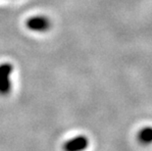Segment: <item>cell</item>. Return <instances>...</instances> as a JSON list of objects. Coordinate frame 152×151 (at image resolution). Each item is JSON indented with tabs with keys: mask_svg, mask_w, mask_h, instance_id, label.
<instances>
[{
	"mask_svg": "<svg viewBox=\"0 0 152 151\" xmlns=\"http://www.w3.org/2000/svg\"><path fill=\"white\" fill-rule=\"evenodd\" d=\"M25 26L28 30L34 33H46L51 28V21L46 16L35 15L28 18L25 22Z\"/></svg>",
	"mask_w": 152,
	"mask_h": 151,
	"instance_id": "obj_1",
	"label": "cell"
},
{
	"mask_svg": "<svg viewBox=\"0 0 152 151\" xmlns=\"http://www.w3.org/2000/svg\"><path fill=\"white\" fill-rule=\"evenodd\" d=\"M138 142L143 145H149L152 143V127H144L137 133Z\"/></svg>",
	"mask_w": 152,
	"mask_h": 151,
	"instance_id": "obj_4",
	"label": "cell"
},
{
	"mask_svg": "<svg viewBox=\"0 0 152 151\" xmlns=\"http://www.w3.org/2000/svg\"><path fill=\"white\" fill-rule=\"evenodd\" d=\"M89 141L86 136H77L67 140L63 144L64 151H85L88 147Z\"/></svg>",
	"mask_w": 152,
	"mask_h": 151,
	"instance_id": "obj_3",
	"label": "cell"
},
{
	"mask_svg": "<svg viewBox=\"0 0 152 151\" xmlns=\"http://www.w3.org/2000/svg\"><path fill=\"white\" fill-rule=\"evenodd\" d=\"M13 72V66L10 63L0 64V94L8 95L11 91L12 85L10 75Z\"/></svg>",
	"mask_w": 152,
	"mask_h": 151,
	"instance_id": "obj_2",
	"label": "cell"
}]
</instances>
